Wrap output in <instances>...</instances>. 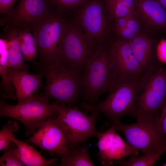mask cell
<instances>
[{
  "instance_id": "d6986e66",
  "label": "cell",
  "mask_w": 166,
  "mask_h": 166,
  "mask_svg": "<svg viewBox=\"0 0 166 166\" xmlns=\"http://www.w3.org/2000/svg\"><path fill=\"white\" fill-rule=\"evenodd\" d=\"M11 142L16 145V153L25 166H51L59 159L45 158L32 146L17 139L15 136L11 138Z\"/></svg>"
},
{
  "instance_id": "8992f818",
  "label": "cell",
  "mask_w": 166,
  "mask_h": 166,
  "mask_svg": "<svg viewBox=\"0 0 166 166\" xmlns=\"http://www.w3.org/2000/svg\"><path fill=\"white\" fill-rule=\"evenodd\" d=\"M49 99L46 95L35 94L16 105L0 101V117L12 118L25 126L27 136L33 134L49 118L57 113Z\"/></svg>"
},
{
  "instance_id": "d4e9b609",
  "label": "cell",
  "mask_w": 166,
  "mask_h": 166,
  "mask_svg": "<svg viewBox=\"0 0 166 166\" xmlns=\"http://www.w3.org/2000/svg\"><path fill=\"white\" fill-rule=\"evenodd\" d=\"M20 125L15 120H10L3 127L0 131V150L4 149L11 142L14 135L13 133L18 131Z\"/></svg>"
},
{
  "instance_id": "83f0119b",
  "label": "cell",
  "mask_w": 166,
  "mask_h": 166,
  "mask_svg": "<svg viewBox=\"0 0 166 166\" xmlns=\"http://www.w3.org/2000/svg\"><path fill=\"white\" fill-rule=\"evenodd\" d=\"M158 59L161 62L166 63V39H162L156 48Z\"/></svg>"
},
{
  "instance_id": "484cf974",
  "label": "cell",
  "mask_w": 166,
  "mask_h": 166,
  "mask_svg": "<svg viewBox=\"0 0 166 166\" xmlns=\"http://www.w3.org/2000/svg\"><path fill=\"white\" fill-rule=\"evenodd\" d=\"M53 6L58 10L65 13L80 6L87 0H51Z\"/></svg>"
},
{
  "instance_id": "277c9868",
  "label": "cell",
  "mask_w": 166,
  "mask_h": 166,
  "mask_svg": "<svg viewBox=\"0 0 166 166\" xmlns=\"http://www.w3.org/2000/svg\"><path fill=\"white\" fill-rule=\"evenodd\" d=\"M116 75L107 46L103 44L97 48L81 72L83 102H98L99 97L109 91Z\"/></svg>"
},
{
  "instance_id": "4dcf8cb0",
  "label": "cell",
  "mask_w": 166,
  "mask_h": 166,
  "mask_svg": "<svg viewBox=\"0 0 166 166\" xmlns=\"http://www.w3.org/2000/svg\"><path fill=\"white\" fill-rule=\"evenodd\" d=\"M133 14H131L128 16L116 20L115 25V28L116 31L121 30L124 28L126 26L128 21Z\"/></svg>"
},
{
  "instance_id": "7a4b0ae2",
  "label": "cell",
  "mask_w": 166,
  "mask_h": 166,
  "mask_svg": "<svg viewBox=\"0 0 166 166\" xmlns=\"http://www.w3.org/2000/svg\"><path fill=\"white\" fill-rule=\"evenodd\" d=\"M46 77L44 94L63 106H76L83 96L81 72L57 58L42 71Z\"/></svg>"
},
{
  "instance_id": "3957f363",
  "label": "cell",
  "mask_w": 166,
  "mask_h": 166,
  "mask_svg": "<svg viewBox=\"0 0 166 166\" xmlns=\"http://www.w3.org/2000/svg\"><path fill=\"white\" fill-rule=\"evenodd\" d=\"M64 13L52 7L47 13L30 24L42 70L57 58V48L68 21Z\"/></svg>"
},
{
  "instance_id": "f546056e",
  "label": "cell",
  "mask_w": 166,
  "mask_h": 166,
  "mask_svg": "<svg viewBox=\"0 0 166 166\" xmlns=\"http://www.w3.org/2000/svg\"><path fill=\"white\" fill-rule=\"evenodd\" d=\"M157 121L162 131L166 135V102L162 108Z\"/></svg>"
},
{
  "instance_id": "ac0fdd59",
  "label": "cell",
  "mask_w": 166,
  "mask_h": 166,
  "mask_svg": "<svg viewBox=\"0 0 166 166\" xmlns=\"http://www.w3.org/2000/svg\"><path fill=\"white\" fill-rule=\"evenodd\" d=\"M1 36L5 38L8 44V67L28 71L16 32L15 27L9 24L5 25Z\"/></svg>"
},
{
  "instance_id": "5b68a950",
  "label": "cell",
  "mask_w": 166,
  "mask_h": 166,
  "mask_svg": "<svg viewBox=\"0 0 166 166\" xmlns=\"http://www.w3.org/2000/svg\"><path fill=\"white\" fill-rule=\"evenodd\" d=\"M166 102V67L160 62L142 77L135 117L157 119Z\"/></svg>"
},
{
  "instance_id": "e0dca14e",
  "label": "cell",
  "mask_w": 166,
  "mask_h": 166,
  "mask_svg": "<svg viewBox=\"0 0 166 166\" xmlns=\"http://www.w3.org/2000/svg\"><path fill=\"white\" fill-rule=\"evenodd\" d=\"M128 42L143 74L158 62L156 41L140 33Z\"/></svg>"
},
{
  "instance_id": "9c48e42d",
  "label": "cell",
  "mask_w": 166,
  "mask_h": 166,
  "mask_svg": "<svg viewBox=\"0 0 166 166\" xmlns=\"http://www.w3.org/2000/svg\"><path fill=\"white\" fill-rule=\"evenodd\" d=\"M96 50L91 46L77 23L68 21L57 48V57L82 72Z\"/></svg>"
},
{
  "instance_id": "ffe728a7",
  "label": "cell",
  "mask_w": 166,
  "mask_h": 166,
  "mask_svg": "<svg viewBox=\"0 0 166 166\" xmlns=\"http://www.w3.org/2000/svg\"><path fill=\"white\" fill-rule=\"evenodd\" d=\"M8 44L7 40L0 39V93L3 97L14 99L17 98L15 89L9 78L7 70Z\"/></svg>"
},
{
  "instance_id": "4fadbf2b",
  "label": "cell",
  "mask_w": 166,
  "mask_h": 166,
  "mask_svg": "<svg viewBox=\"0 0 166 166\" xmlns=\"http://www.w3.org/2000/svg\"><path fill=\"white\" fill-rule=\"evenodd\" d=\"M117 75L141 77V67L134 56L128 42L117 39L106 46Z\"/></svg>"
},
{
  "instance_id": "7c38bea8",
  "label": "cell",
  "mask_w": 166,
  "mask_h": 166,
  "mask_svg": "<svg viewBox=\"0 0 166 166\" xmlns=\"http://www.w3.org/2000/svg\"><path fill=\"white\" fill-rule=\"evenodd\" d=\"M16 7L1 16V26H26L47 13L53 7L51 0H18Z\"/></svg>"
},
{
  "instance_id": "8fae6325",
  "label": "cell",
  "mask_w": 166,
  "mask_h": 166,
  "mask_svg": "<svg viewBox=\"0 0 166 166\" xmlns=\"http://www.w3.org/2000/svg\"><path fill=\"white\" fill-rule=\"evenodd\" d=\"M56 117L49 118L27 142L33 143L52 155L56 154L60 156L68 151L69 144L66 135Z\"/></svg>"
},
{
  "instance_id": "e575fe53",
  "label": "cell",
  "mask_w": 166,
  "mask_h": 166,
  "mask_svg": "<svg viewBox=\"0 0 166 166\" xmlns=\"http://www.w3.org/2000/svg\"><path fill=\"white\" fill-rule=\"evenodd\" d=\"M162 165L163 166H166V163H165L163 164Z\"/></svg>"
},
{
  "instance_id": "603a6c76",
  "label": "cell",
  "mask_w": 166,
  "mask_h": 166,
  "mask_svg": "<svg viewBox=\"0 0 166 166\" xmlns=\"http://www.w3.org/2000/svg\"><path fill=\"white\" fill-rule=\"evenodd\" d=\"M165 152L160 151L140 157L131 155L128 160L122 159L117 163L120 165L123 166H153Z\"/></svg>"
},
{
  "instance_id": "f1b7e54d",
  "label": "cell",
  "mask_w": 166,
  "mask_h": 166,
  "mask_svg": "<svg viewBox=\"0 0 166 166\" xmlns=\"http://www.w3.org/2000/svg\"><path fill=\"white\" fill-rule=\"evenodd\" d=\"M16 0H0V13L1 16L11 11Z\"/></svg>"
},
{
  "instance_id": "52a82bcc",
  "label": "cell",
  "mask_w": 166,
  "mask_h": 166,
  "mask_svg": "<svg viewBox=\"0 0 166 166\" xmlns=\"http://www.w3.org/2000/svg\"><path fill=\"white\" fill-rule=\"evenodd\" d=\"M158 119H137L132 124H124L120 120L108 123L122 132L130 145L146 155L166 151V135L162 131Z\"/></svg>"
},
{
  "instance_id": "7402d4cb",
  "label": "cell",
  "mask_w": 166,
  "mask_h": 166,
  "mask_svg": "<svg viewBox=\"0 0 166 166\" xmlns=\"http://www.w3.org/2000/svg\"><path fill=\"white\" fill-rule=\"evenodd\" d=\"M15 30L24 59L29 61L34 60L38 50L30 24L26 26L15 27Z\"/></svg>"
},
{
  "instance_id": "ba28073f",
  "label": "cell",
  "mask_w": 166,
  "mask_h": 166,
  "mask_svg": "<svg viewBox=\"0 0 166 166\" xmlns=\"http://www.w3.org/2000/svg\"><path fill=\"white\" fill-rule=\"evenodd\" d=\"M56 112V119L67 137L69 148L77 147L88 138L96 137L99 131L95 127L99 112L92 111L90 115L76 106L66 107L52 103Z\"/></svg>"
},
{
  "instance_id": "cb8c5ba5",
  "label": "cell",
  "mask_w": 166,
  "mask_h": 166,
  "mask_svg": "<svg viewBox=\"0 0 166 166\" xmlns=\"http://www.w3.org/2000/svg\"><path fill=\"white\" fill-rule=\"evenodd\" d=\"M16 147L15 144L11 142L4 149V153L0 158V166H25L16 153Z\"/></svg>"
},
{
  "instance_id": "5bb4252c",
  "label": "cell",
  "mask_w": 166,
  "mask_h": 166,
  "mask_svg": "<svg viewBox=\"0 0 166 166\" xmlns=\"http://www.w3.org/2000/svg\"><path fill=\"white\" fill-rule=\"evenodd\" d=\"M98 149V158L105 166L115 164L128 156H137L139 152L117 132L103 143Z\"/></svg>"
},
{
  "instance_id": "2e32d148",
  "label": "cell",
  "mask_w": 166,
  "mask_h": 166,
  "mask_svg": "<svg viewBox=\"0 0 166 166\" xmlns=\"http://www.w3.org/2000/svg\"><path fill=\"white\" fill-rule=\"evenodd\" d=\"M141 23L151 29L166 33V10L156 0H135L134 8Z\"/></svg>"
},
{
  "instance_id": "44dd1931",
  "label": "cell",
  "mask_w": 166,
  "mask_h": 166,
  "mask_svg": "<svg viewBox=\"0 0 166 166\" xmlns=\"http://www.w3.org/2000/svg\"><path fill=\"white\" fill-rule=\"evenodd\" d=\"M89 146L87 143L74 148H69L68 151L60 156V166H94L89 153Z\"/></svg>"
},
{
  "instance_id": "4316f807",
  "label": "cell",
  "mask_w": 166,
  "mask_h": 166,
  "mask_svg": "<svg viewBox=\"0 0 166 166\" xmlns=\"http://www.w3.org/2000/svg\"><path fill=\"white\" fill-rule=\"evenodd\" d=\"M132 14H137L134 10L125 6L118 0L113 10L111 16L114 17L116 20Z\"/></svg>"
},
{
  "instance_id": "30bf717a",
  "label": "cell",
  "mask_w": 166,
  "mask_h": 166,
  "mask_svg": "<svg viewBox=\"0 0 166 166\" xmlns=\"http://www.w3.org/2000/svg\"><path fill=\"white\" fill-rule=\"evenodd\" d=\"M76 17L91 46L95 49L103 44L108 27L106 7L100 0L87 1L80 6Z\"/></svg>"
},
{
  "instance_id": "1f68e13d",
  "label": "cell",
  "mask_w": 166,
  "mask_h": 166,
  "mask_svg": "<svg viewBox=\"0 0 166 166\" xmlns=\"http://www.w3.org/2000/svg\"><path fill=\"white\" fill-rule=\"evenodd\" d=\"M118 0H105V7L107 12L111 16L114 6Z\"/></svg>"
},
{
  "instance_id": "836d02e7",
  "label": "cell",
  "mask_w": 166,
  "mask_h": 166,
  "mask_svg": "<svg viewBox=\"0 0 166 166\" xmlns=\"http://www.w3.org/2000/svg\"><path fill=\"white\" fill-rule=\"evenodd\" d=\"M166 10V0H156Z\"/></svg>"
},
{
  "instance_id": "d6a6232c",
  "label": "cell",
  "mask_w": 166,
  "mask_h": 166,
  "mask_svg": "<svg viewBox=\"0 0 166 166\" xmlns=\"http://www.w3.org/2000/svg\"><path fill=\"white\" fill-rule=\"evenodd\" d=\"M125 6L135 10V0H119Z\"/></svg>"
},
{
  "instance_id": "6da1fadb",
  "label": "cell",
  "mask_w": 166,
  "mask_h": 166,
  "mask_svg": "<svg viewBox=\"0 0 166 166\" xmlns=\"http://www.w3.org/2000/svg\"><path fill=\"white\" fill-rule=\"evenodd\" d=\"M141 77L117 75L103 101L93 104L83 102L82 107L86 113L94 110L101 112L110 122L120 120L126 115L135 117Z\"/></svg>"
},
{
  "instance_id": "9a60e30c",
  "label": "cell",
  "mask_w": 166,
  "mask_h": 166,
  "mask_svg": "<svg viewBox=\"0 0 166 166\" xmlns=\"http://www.w3.org/2000/svg\"><path fill=\"white\" fill-rule=\"evenodd\" d=\"M9 78L15 91L18 103L35 94L41 86L42 73L34 74L28 71L8 67Z\"/></svg>"
}]
</instances>
